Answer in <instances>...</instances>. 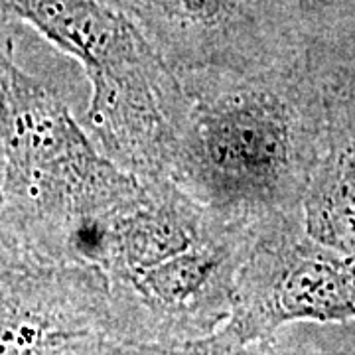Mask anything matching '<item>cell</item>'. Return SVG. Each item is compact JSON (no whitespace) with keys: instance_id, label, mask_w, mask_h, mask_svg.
Here are the masks:
<instances>
[{"instance_id":"ba28073f","label":"cell","mask_w":355,"mask_h":355,"mask_svg":"<svg viewBox=\"0 0 355 355\" xmlns=\"http://www.w3.org/2000/svg\"><path fill=\"white\" fill-rule=\"evenodd\" d=\"M2 178H4V154H2V140H0V263H4L8 257L14 254L8 251L4 243V235H2Z\"/></svg>"},{"instance_id":"5b68a950","label":"cell","mask_w":355,"mask_h":355,"mask_svg":"<svg viewBox=\"0 0 355 355\" xmlns=\"http://www.w3.org/2000/svg\"><path fill=\"white\" fill-rule=\"evenodd\" d=\"M306 320H355V257L314 241L302 219L268 225L237 277L235 334L257 338Z\"/></svg>"},{"instance_id":"7a4b0ae2","label":"cell","mask_w":355,"mask_h":355,"mask_svg":"<svg viewBox=\"0 0 355 355\" xmlns=\"http://www.w3.org/2000/svg\"><path fill=\"white\" fill-rule=\"evenodd\" d=\"M0 140L8 251L85 263L99 223L139 191L142 180L105 156L67 103L16 58L0 69Z\"/></svg>"},{"instance_id":"6da1fadb","label":"cell","mask_w":355,"mask_h":355,"mask_svg":"<svg viewBox=\"0 0 355 355\" xmlns=\"http://www.w3.org/2000/svg\"><path fill=\"white\" fill-rule=\"evenodd\" d=\"M188 95L190 113L168 180L259 231L302 219L320 127L314 48Z\"/></svg>"},{"instance_id":"9c48e42d","label":"cell","mask_w":355,"mask_h":355,"mask_svg":"<svg viewBox=\"0 0 355 355\" xmlns=\"http://www.w3.org/2000/svg\"><path fill=\"white\" fill-rule=\"evenodd\" d=\"M282 4H286L288 8L296 10L298 14H306L316 10L320 4H324L326 0H280Z\"/></svg>"},{"instance_id":"8992f818","label":"cell","mask_w":355,"mask_h":355,"mask_svg":"<svg viewBox=\"0 0 355 355\" xmlns=\"http://www.w3.org/2000/svg\"><path fill=\"white\" fill-rule=\"evenodd\" d=\"M316 71L320 127L302 223L314 241L355 257V62L316 60Z\"/></svg>"},{"instance_id":"277c9868","label":"cell","mask_w":355,"mask_h":355,"mask_svg":"<svg viewBox=\"0 0 355 355\" xmlns=\"http://www.w3.org/2000/svg\"><path fill=\"white\" fill-rule=\"evenodd\" d=\"M132 20L188 93L296 60L300 14L280 0H105Z\"/></svg>"},{"instance_id":"52a82bcc","label":"cell","mask_w":355,"mask_h":355,"mask_svg":"<svg viewBox=\"0 0 355 355\" xmlns=\"http://www.w3.org/2000/svg\"><path fill=\"white\" fill-rule=\"evenodd\" d=\"M20 20L14 16L8 0H0V69L16 58V36L14 30Z\"/></svg>"},{"instance_id":"3957f363","label":"cell","mask_w":355,"mask_h":355,"mask_svg":"<svg viewBox=\"0 0 355 355\" xmlns=\"http://www.w3.org/2000/svg\"><path fill=\"white\" fill-rule=\"evenodd\" d=\"M14 16L83 67V127L114 164L168 178L190 95L137 24L105 0H8Z\"/></svg>"}]
</instances>
